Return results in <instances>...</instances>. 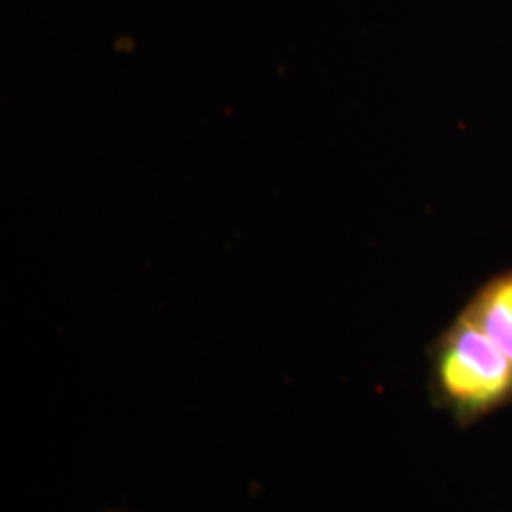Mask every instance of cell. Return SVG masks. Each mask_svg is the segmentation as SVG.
Returning a JSON list of instances; mask_svg holds the SVG:
<instances>
[{"label": "cell", "mask_w": 512, "mask_h": 512, "mask_svg": "<svg viewBox=\"0 0 512 512\" xmlns=\"http://www.w3.org/2000/svg\"><path fill=\"white\" fill-rule=\"evenodd\" d=\"M463 309L512 361V268L486 280Z\"/></svg>", "instance_id": "7a4b0ae2"}, {"label": "cell", "mask_w": 512, "mask_h": 512, "mask_svg": "<svg viewBox=\"0 0 512 512\" xmlns=\"http://www.w3.org/2000/svg\"><path fill=\"white\" fill-rule=\"evenodd\" d=\"M112 512H121V510H112Z\"/></svg>", "instance_id": "3957f363"}, {"label": "cell", "mask_w": 512, "mask_h": 512, "mask_svg": "<svg viewBox=\"0 0 512 512\" xmlns=\"http://www.w3.org/2000/svg\"><path fill=\"white\" fill-rule=\"evenodd\" d=\"M427 389L434 406L470 427L512 403V361L463 309L432 342Z\"/></svg>", "instance_id": "6da1fadb"}]
</instances>
